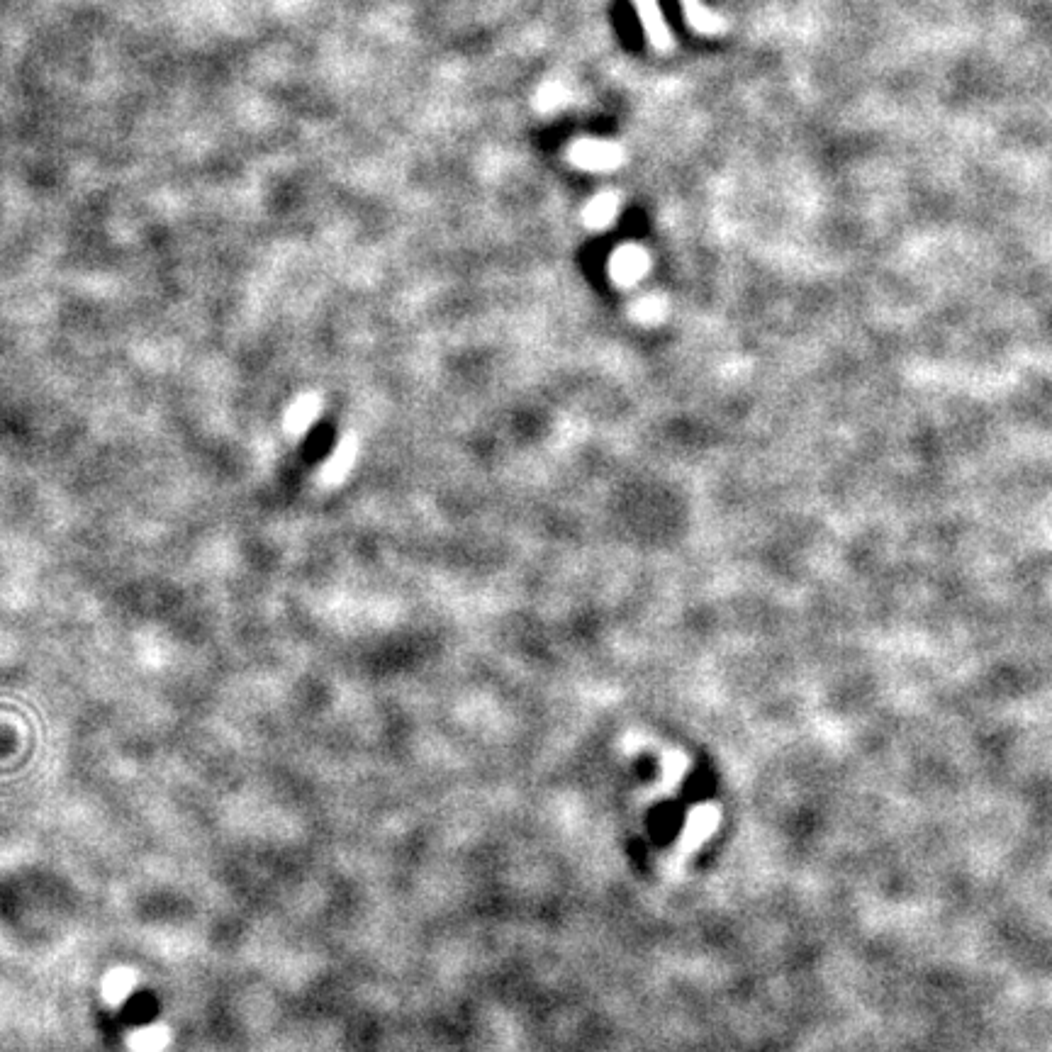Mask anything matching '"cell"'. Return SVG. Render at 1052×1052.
<instances>
[{
	"instance_id": "cell-5",
	"label": "cell",
	"mask_w": 1052,
	"mask_h": 1052,
	"mask_svg": "<svg viewBox=\"0 0 1052 1052\" xmlns=\"http://www.w3.org/2000/svg\"><path fill=\"white\" fill-rule=\"evenodd\" d=\"M680 5L682 13H685L687 25H690L692 30L702 32V35H721V32L726 30L724 18L712 13L702 0H680Z\"/></svg>"
},
{
	"instance_id": "cell-3",
	"label": "cell",
	"mask_w": 1052,
	"mask_h": 1052,
	"mask_svg": "<svg viewBox=\"0 0 1052 1052\" xmlns=\"http://www.w3.org/2000/svg\"><path fill=\"white\" fill-rule=\"evenodd\" d=\"M636 13L643 25V32L648 35V42L658 49V52H668L673 47V35H670L668 25H665L663 13L658 8V0H634Z\"/></svg>"
},
{
	"instance_id": "cell-1",
	"label": "cell",
	"mask_w": 1052,
	"mask_h": 1052,
	"mask_svg": "<svg viewBox=\"0 0 1052 1052\" xmlns=\"http://www.w3.org/2000/svg\"><path fill=\"white\" fill-rule=\"evenodd\" d=\"M568 161L583 171H614L624 164V149L604 139H575L568 147Z\"/></svg>"
},
{
	"instance_id": "cell-2",
	"label": "cell",
	"mask_w": 1052,
	"mask_h": 1052,
	"mask_svg": "<svg viewBox=\"0 0 1052 1052\" xmlns=\"http://www.w3.org/2000/svg\"><path fill=\"white\" fill-rule=\"evenodd\" d=\"M648 266H651L648 251L636 244H626L614 251L612 261H609V276H612V281L621 285V288H629V285L643 281V276L648 273Z\"/></svg>"
},
{
	"instance_id": "cell-6",
	"label": "cell",
	"mask_w": 1052,
	"mask_h": 1052,
	"mask_svg": "<svg viewBox=\"0 0 1052 1052\" xmlns=\"http://www.w3.org/2000/svg\"><path fill=\"white\" fill-rule=\"evenodd\" d=\"M568 100V88L561 81H544L534 95V105L539 113H553Z\"/></svg>"
},
{
	"instance_id": "cell-4",
	"label": "cell",
	"mask_w": 1052,
	"mask_h": 1052,
	"mask_svg": "<svg viewBox=\"0 0 1052 1052\" xmlns=\"http://www.w3.org/2000/svg\"><path fill=\"white\" fill-rule=\"evenodd\" d=\"M621 200L614 190H602L590 200L583 212V222L590 229H607L617 220Z\"/></svg>"
},
{
	"instance_id": "cell-7",
	"label": "cell",
	"mask_w": 1052,
	"mask_h": 1052,
	"mask_svg": "<svg viewBox=\"0 0 1052 1052\" xmlns=\"http://www.w3.org/2000/svg\"><path fill=\"white\" fill-rule=\"evenodd\" d=\"M631 317L641 324H656L665 317V300L656 293L641 295V298L631 305Z\"/></svg>"
}]
</instances>
